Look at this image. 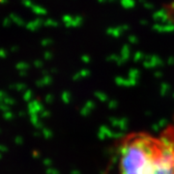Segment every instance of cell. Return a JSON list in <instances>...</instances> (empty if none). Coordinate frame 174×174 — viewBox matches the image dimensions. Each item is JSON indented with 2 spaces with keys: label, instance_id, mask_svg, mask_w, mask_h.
<instances>
[{
  "label": "cell",
  "instance_id": "1",
  "mask_svg": "<svg viewBox=\"0 0 174 174\" xmlns=\"http://www.w3.org/2000/svg\"><path fill=\"white\" fill-rule=\"evenodd\" d=\"M119 174H174V126L159 134L132 132L117 146Z\"/></svg>",
  "mask_w": 174,
  "mask_h": 174
}]
</instances>
